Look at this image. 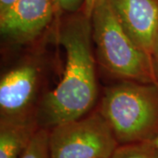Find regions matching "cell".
Here are the masks:
<instances>
[{
    "label": "cell",
    "instance_id": "6da1fadb",
    "mask_svg": "<svg viewBox=\"0 0 158 158\" xmlns=\"http://www.w3.org/2000/svg\"><path fill=\"white\" fill-rule=\"evenodd\" d=\"M58 38L66 52V65L60 83L42 102L39 126L46 129L85 116L98 96L91 19L84 13L66 20Z\"/></svg>",
    "mask_w": 158,
    "mask_h": 158
},
{
    "label": "cell",
    "instance_id": "7a4b0ae2",
    "mask_svg": "<svg viewBox=\"0 0 158 158\" xmlns=\"http://www.w3.org/2000/svg\"><path fill=\"white\" fill-rule=\"evenodd\" d=\"M99 112L119 145L153 141L158 135V85H114L106 91Z\"/></svg>",
    "mask_w": 158,
    "mask_h": 158
},
{
    "label": "cell",
    "instance_id": "3957f363",
    "mask_svg": "<svg viewBox=\"0 0 158 158\" xmlns=\"http://www.w3.org/2000/svg\"><path fill=\"white\" fill-rule=\"evenodd\" d=\"M90 19L98 56L108 71L137 83L158 85L152 56L130 38L109 0L98 3Z\"/></svg>",
    "mask_w": 158,
    "mask_h": 158
},
{
    "label": "cell",
    "instance_id": "277c9868",
    "mask_svg": "<svg viewBox=\"0 0 158 158\" xmlns=\"http://www.w3.org/2000/svg\"><path fill=\"white\" fill-rule=\"evenodd\" d=\"M118 142L100 112L49 130L50 158H112Z\"/></svg>",
    "mask_w": 158,
    "mask_h": 158
},
{
    "label": "cell",
    "instance_id": "5b68a950",
    "mask_svg": "<svg viewBox=\"0 0 158 158\" xmlns=\"http://www.w3.org/2000/svg\"><path fill=\"white\" fill-rule=\"evenodd\" d=\"M56 11L53 0H17L0 15L1 34L16 42L31 41L48 27Z\"/></svg>",
    "mask_w": 158,
    "mask_h": 158
},
{
    "label": "cell",
    "instance_id": "8992f818",
    "mask_svg": "<svg viewBox=\"0 0 158 158\" xmlns=\"http://www.w3.org/2000/svg\"><path fill=\"white\" fill-rule=\"evenodd\" d=\"M109 1L130 38L153 56L158 38V0Z\"/></svg>",
    "mask_w": 158,
    "mask_h": 158
},
{
    "label": "cell",
    "instance_id": "52a82bcc",
    "mask_svg": "<svg viewBox=\"0 0 158 158\" xmlns=\"http://www.w3.org/2000/svg\"><path fill=\"white\" fill-rule=\"evenodd\" d=\"M38 71L32 65H23L6 73L0 82L1 116L25 117L36 90Z\"/></svg>",
    "mask_w": 158,
    "mask_h": 158
},
{
    "label": "cell",
    "instance_id": "ba28073f",
    "mask_svg": "<svg viewBox=\"0 0 158 158\" xmlns=\"http://www.w3.org/2000/svg\"><path fill=\"white\" fill-rule=\"evenodd\" d=\"M38 123L25 117H4L0 122V158H20L28 147Z\"/></svg>",
    "mask_w": 158,
    "mask_h": 158
},
{
    "label": "cell",
    "instance_id": "9c48e42d",
    "mask_svg": "<svg viewBox=\"0 0 158 158\" xmlns=\"http://www.w3.org/2000/svg\"><path fill=\"white\" fill-rule=\"evenodd\" d=\"M112 158H158V148L153 141L118 145Z\"/></svg>",
    "mask_w": 158,
    "mask_h": 158
},
{
    "label": "cell",
    "instance_id": "30bf717a",
    "mask_svg": "<svg viewBox=\"0 0 158 158\" xmlns=\"http://www.w3.org/2000/svg\"><path fill=\"white\" fill-rule=\"evenodd\" d=\"M48 135L49 130L40 127L20 158H50Z\"/></svg>",
    "mask_w": 158,
    "mask_h": 158
},
{
    "label": "cell",
    "instance_id": "8fae6325",
    "mask_svg": "<svg viewBox=\"0 0 158 158\" xmlns=\"http://www.w3.org/2000/svg\"><path fill=\"white\" fill-rule=\"evenodd\" d=\"M85 0H58L59 10L67 12H76L85 5Z\"/></svg>",
    "mask_w": 158,
    "mask_h": 158
},
{
    "label": "cell",
    "instance_id": "7c38bea8",
    "mask_svg": "<svg viewBox=\"0 0 158 158\" xmlns=\"http://www.w3.org/2000/svg\"><path fill=\"white\" fill-rule=\"evenodd\" d=\"M99 1L100 0H85V5H84V13L87 17L91 19L93 11Z\"/></svg>",
    "mask_w": 158,
    "mask_h": 158
},
{
    "label": "cell",
    "instance_id": "4fadbf2b",
    "mask_svg": "<svg viewBox=\"0 0 158 158\" xmlns=\"http://www.w3.org/2000/svg\"><path fill=\"white\" fill-rule=\"evenodd\" d=\"M17 0H0V15L7 11Z\"/></svg>",
    "mask_w": 158,
    "mask_h": 158
},
{
    "label": "cell",
    "instance_id": "5bb4252c",
    "mask_svg": "<svg viewBox=\"0 0 158 158\" xmlns=\"http://www.w3.org/2000/svg\"><path fill=\"white\" fill-rule=\"evenodd\" d=\"M154 56H156V59L158 61V38L156 40V48H155V52H154Z\"/></svg>",
    "mask_w": 158,
    "mask_h": 158
},
{
    "label": "cell",
    "instance_id": "9a60e30c",
    "mask_svg": "<svg viewBox=\"0 0 158 158\" xmlns=\"http://www.w3.org/2000/svg\"><path fill=\"white\" fill-rule=\"evenodd\" d=\"M54 2V5H55V7H56V10L59 11V6H58V0H53Z\"/></svg>",
    "mask_w": 158,
    "mask_h": 158
},
{
    "label": "cell",
    "instance_id": "2e32d148",
    "mask_svg": "<svg viewBox=\"0 0 158 158\" xmlns=\"http://www.w3.org/2000/svg\"><path fill=\"white\" fill-rule=\"evenodd\" d=\"M153 142H154V144L156 145V147L158 148V135L156 136L154 140H153Z\"/></svg>",
    "mask_w": 158,
    "mask_h": 158
}]
</instances>
